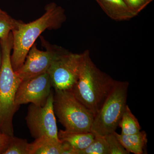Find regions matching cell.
<instances>
[{"instance_id": "6da1fadb", "label": "cell", "mask_w": 154, "mask_h": 154, "mask_svg": "<svg viewBox=\"0 0 154 154\" xmlns=\"http://www.w3.org/2000/svg\"><path fill=\"white\" fill-rule=\"evenodd\" d=\"M45 10L44 14L33 22L26 24L18 20L17 27L11 31L14 44L11 61L15 72L23 65L30 48L42 32L59 29L66 21L65 10L56 3L48 4Z\"/></svg>"}, {"instance_id": "7a4b0ae2", "label": "cell", "mask_w": 154, "mask_h": 154, "mask_svg": "<svg viewBox=\"0 0 154 154\" xmlns=\"http://www.w3.org/2000/svg\"><path fill=\"white\" fill-rule=\"evenodd\" d=\"M83 54L79 76L71 90L77 99L95 116L116 81L96 66L88 50Z\"/></svg>"}, {"instance_id": "3957f363", "label": "cell", "mask_w": 154, "mask_h": 154, "mask_svg": "<svg viewBox=\"0 0 154 154\" xmlns=\"http://www.w3.org/2000/svg\"><path fill=\"white\" fill-rule=\"evenodd\" d=\"M2 63L0 68V132L14 136L13 120L19 106L15 104L16 93L21 80L13 69L11 61L14 38L12 32L0 39Z\"/></svg>"}, {"instance_id": "277c9868", "label": "cell", "mask_w": 154, "mask_h": 154, "mask_svg": "<svg viewBox=\"0 0 154 154\" xmlns=\"http://www.w3.org/2000/svg\"><path fill=\"white\" fill-rule=\"evenodd\" d=\"M53 104L54 114L65 130L91 132L94 114L77 99L71 89L54 90Z\"/></svg>"}, {"instance_id": "5b68a950", "label": "cell", "mask_w": 154, "mask_h": 154, "mask_svg": "<svg viewBox=\"0 0 154 154\" xmlns=\"http://www.w3.org/2000/svg\"><path fill=\"white\" fill-rule=\"evenodd\" d=\"M129 83L116 81L109 95L94 116L91 132L105 137L113 133L119 126L126 106Z\"/></svg>"}, {"instance_id": "8992f818", "label": "cell", "mask_w": 154, "mask_h": 154, "mask_svg": "<svg viewBox=\"0 0 154 154\" xmlns=\"http://www.w3.org/2000/svg\"><path fill=\"white\" fill-rule=\"evenodd\" d=\"M42 46L45 51L38 50L36 43L30 48L23 65L15 72L21 81L28 79L47 72L52 63L67 51L57 45H52L40 36Z\"/></svg>"}, {"instance_id": "52a82bcc", "label": "cell", "mask_w": 154, "mask_h": 154, "mask_svg": "<svg viewBox=\"0 0 154 154\" xmlns=\"http://www.w3.org/2000/svg\"><path fill=\"white\" fill-rule=\"evenodd\" d=\"M54 92L50 94L43 106L30 104L25 117L31 136L35 139L45 137L57 142H61L58 137L56 119L53 109Z\"/></svg>"}, {"instance_id": "ba28073f", "label": "cell", "mask_w": 154, "mask_h": 154, "mask_svg": "<svg viewBox=\"0 0 154 154\" xmlns=\"http://www.w3.org/2000/svg\"><path fill=\"white\" fill-rule=\"evenodd\" d=\"M83 59V53L67 51L55 60L47 71L52 88L59 91L72 89L79 76Z\"/></svg>"}, {"instance_id": "9c48e42d", "label": "cell", "mask_w": 154, "mask_h": 154, "mask_svg": "<svg viewBox=\"0 0 154 154\" xmlns=\"http://www.w3.org/2000/svg\"><path fill=\"white\" fill-rule=\"evenodd\" d=\"M51 82L47 72L22 80L16 93L15 104L17 106L30 103L43 106L52 92Z\"/></svg>"}, {"instance_id": "30bf717a", "label": "cell", "mask_w": 154, "mask_h": 154, "mask_svg": "<svg viewBox=\"0 0 154 154\" xmlns=\"http://www.w3.org/2000/svg\"><path fill=\"white\" fill-rule=\"evenodd\" d=\"M74 149L68 144L43 137L30 143V154H73Z\"/></svg>"}, {"instance_id": "8fae6325", "label": "cell", "mask_w": 154, "mask_h": 154, "mask_svg": "<svg viewBox=\"0 0 154 154\" xmlns=\"http://www.w3.org/2000/svg\"><path fill=\"white\" fill-rule=\"evenodd\" d=\"M95 1L105 14L115 21H126L136 16L128 8L124 0Z\"/></svg>"}, {"instance_id": "7c38bea8", "label": "cell", "mask_w": 154, "mask_h": 154, "mask_svg": "<svg viewBox=\"0 0 154 154\" xmlns=\"http://www.w3.org/2000/svg\"><path fill=\"white\" fill-rule=\"evenodd\" d=\"M59 139L68 144L75 150L85 149L94 140L95 136L91 132H73L60 130L58 132Z\"/></svg>"}, {"instance_id": "4fadbf2b", "label": "cell", "mask_w": 154, "mask_h": 154, "mask_svg": "<svg viewBox=\"0 0 154 154\" xmlns=\"http://www.w3.org/2000/svg\"><path fill=\"white\" fill-rule=\"evenodd\" d=\"M114 134L123 147L128 152L134 154H143L147 142L145 131H140L134 134H119L116 131Z\"/></svg>"}, {"instance_id": "5bb4252c", "label": "cell", "mask_w": 154, "mask_h": 154, "mask_svg": "<svg viewBox=\"0 0 154 154\" xmlns=\"http://www.w3.org/2000/svg\"><path fill=\"white\" fill-rule=\"evenodd\" d=\"M119 126L121 128V134L130 135L137 133L140 131L141 127L137 119L126 105L122 114Z\"/></svg>"}, {"instance_id": "9a60e30c", "label": "cell", "mask_w": 154, "mask_h": 154, "mask_svg": "<svg viewBox=\"0 0 154 154\" xmlns=\"http://www.w3.org/2000/svg\"><path fill=\"white\" fill-rule=\"evenodd\" d=\"M94 140L85 149L74 150L73 154H109V147L105 137L94 135Z\"/></svg>"}, {"instance_id": "2e32d148", "label": "cell", "mask_w": 154, "mask_h": 154, "mask_svg": "<svg viewBox=\"0 0 154 154\" xmlns=\"http://www.w3.org/2000/svg\"><path fill=\"white\" fill-rule=\"evenodd\" d=\"M3 154H30V143L26 139L11 137Z\"/></svg>"}, {"instance_id": "e0dca14e", "label": "cell", "mask_w": 154, "mask_h": 154, "mask_svg": "<svg viewBox=\"0 0 154 154\" xmlns=\"http://www.w3.org/2000/svg\"><path fill=\"white\" fill-rule=\"evenodd\" d=\"M18 21L13 19L5 11L0 14V39L8 36L16 28Z\"/></svg>"}, {"instance_id": "ac0fdd59", "label": "cell", "mask_w": 154, "mask_h": 154, "mask_svg": "<svg viewBox=\"0 0 154 154\" xmlns=\"http://www.w3.org/2000/svg\"><path fill=\"white\" fill-rule=\"evenodd\" d=\"M105 137L109 147V154H129L117 139L114 132L107 135Z\"/></svg>"}, {"instance_id": "d6986e66", "label": "cell", "mask_w": 154, "mask_h": 154, "mask_svg": "<svg viewBox=\"0 0 154 154\" xmlns=\"http://www.w3.org/2000/svg\"><path fill=\"white\" fill-rule=\"evenodd\" d=\"M124 1L130 10L137 16L153 0H124Z\"/></svg>"}, {"instance_id": "ffe728a7", "label": "cell", "mask_w": 154, "mask_h": 154, "mask_svg": "<svg viewBox=\"0 0 154 154\" xmlns=\"http://www.w3.org/2000/svg\"><path fill=\"white\" fill-rule=\"evenodd\" d=\"M11 137L10 136L0 132V154H3L5 150Z\"/></svg>"}, {"instance_id": "44dd1931", "label": "cell", "mask_w": 154, "mask_h": 154, "mask_svg": "<svg viewBox=\"0 0 154 154\" xmlns=\"http://www.w3.org/2000/svg\"><path fill=\"white\" fill-rule=\"evenodd\" d=\"M2 63V47H1V43H0V68Z\"/></svg>"}, {"instance_id": "7402d4cb", "label": "cell", "mask_w": 154, "mask_h": 154, "mask_svg": "<svg viewBox=\"0 0 154 154\" xmlns=\"http://www.w3.org/2000/svg\"><path fill=\"white\" fill-rule=\"evenodd\" d=\"M4 12H5V11H2V10L1 9V8H0V14H2Z\"/></svg>"}]
</instances>
